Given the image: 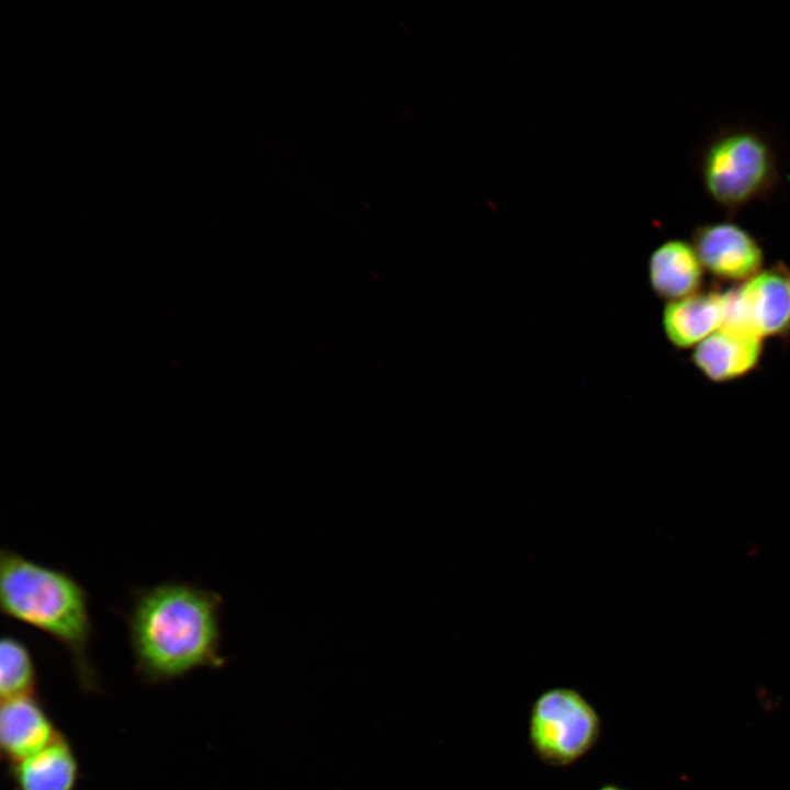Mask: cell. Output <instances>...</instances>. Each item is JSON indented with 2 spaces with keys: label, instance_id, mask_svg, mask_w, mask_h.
Here are the masks:
<instances>
[{
  "label": "cell",
  "instance_id": "obj_11",
  "mask_svg": "<svg viewBox=\"0 0 790 790\" xmlns=\"http://www.w3.org/2000/svg\"><path fill=\"white\" fill-rule=\"evenodd\" d=\"M703 266L692 246L682 239H668L648 259V280L655 294L668 302L699 292Z\"/></svg>",
  "mask_w": 790,
  "mask_h": 790
},
{
  "label": "cell",
  "instance_id": "obj_1",
  "mask_svg": "<svg viewBox=\"0 0 790 790\" xmlns=\"http://www.w3.org/2000/svg\"><path fill=\"white\" fill-rule=\"evenodd\" d=\"M223 597L183 580L133 589L124 611L134 665L149 684L182 678L199 668H218Z\"/></svg>",
  "mask_w": 790,
  "mask_h": 790
},
{
  "label": "cell",
  "instance_id": "obj_5",
  "mask_svg": "<svg viewBox=\"0 0 790 790\" xmlns=\"http://www.w3.org/2000/svg\"><path fill=\"white\" fill-rule=\"evenodd\" d=\"M692 246L702 266L725 281H747L761 270L763 249L756 238L733 222L697 226Z\"/></svg>",
  "mask_w": 790,
  "mask_h": 790
},
{
  "label": "cell",
  "instance_id": "obj_12",
  "mask_svg": "<svg viewBox=\"0 0 790 790\" xmlns=\"http://www.w3.org/2000/svg\"><path fill=\"white\" fill-rule=\"evenodd\" d=\"M1 699L37 693V673L26 644L12 634L0 642Z\"/></svg>",
  "mask_w": 790,
  "mask_h": 790
},
{
  "label": "cell",
  "instance_id": "obj_3",
  "mask_svg": "<svg viewBox=\"0 0 790 790\" xmlns=\"http://www.w3.org/2000/svg\"><path fill=\"white\" fill-rule=\"evenodd\" d=\"M703 188L721 208L735 213L767 198L780 181L771 142L756 129H721L706 144L699 158Z\"/></svg>",
  "mask_w": 790,
  "mask_h": 790
},
{
  "label": "cell",
  "instance_id": "obj_13",
  "mask_svg": "<svg viewBox=\"0 0 790 790\" xmlns=\"http://www.w3.org/2000/svg\"><path fill=\"white\" fill-rule=\"evenodd\" d=\"M597 790H627V789H624L618 785H614V783H606V785L601 786L600 788H598Z\"/></svg>",
  "mask_w": 790,
  "mask_h": 790
},
{
  "label": "cell",
  "instance_id": "obj_9",
  "mask_svg": "<svg viewBox=\"0 0 790 790\" xmlns=\"http://www.w3.org/2000/svg\"><path fill=\"white\" fill-rule=\"evenodd\" d=\"M761 353V338L720 329L695 348L691 359L709 380L727 382L753 371Z\"/></svg>",
  "mask_w": 790,
  "mask_h": 790
},
{
  "label": "cell",
  "instance_id": "obj_6",
  "mask_svg": "<svg viewBox=\"0 0 790 790\" xmlns=\"http://www.w3.org/2000/svg\"><path fill=\"white\" fill-rule=\"evenodd\" d=\"M733 296L753 335L763 338L790 331V272L782 264L760 270L733 289Z\"/></svg>",
  "mask_w": 790,
  "mask_h": 790
},
{
  "label": "cell",
  "instance_id": "obj_2",
  "mask_svg": "<svg viewBox=\"0 0 790 790\" xmlns=\"http://www.w3.org/2000/svg\"><path fill=\"white\" fill-rule=\"evenodd\" d=\"M0 610L58 642L69 654L80 685L87 691L98 689L90 655L89 595L71 574L1 549Z\"/></svg>",
  "mask_w": 790,
  "mask_h": 790
},
{
  "label": "cell",
  "instance_id": "obj_10",
  "mask_svg": "<svg viewBox=\"0 0 790 790\" xmlns=\"http://www.w3.org/2000/svg\"><path fill=\"white\" fill-rule=\"evenodd\" d=\"M14 790H75L79 763L68 740L59 736L40 752L9 765Z\"/></svg>",
  "mask_w": 790,
  "mask_h": 790
},
{
  "label": "cell",
  "instance_id": "obj_4",
  "mask_svg": "<svg viewBox=\"0 0 790 790\" xmlns=\"http://www.w3.org/2000/svg\"><path fill=\"white\" fill-rule=\"evenodd\" d=\"M601 735V718L573 687H552L532 702L528 742L535 757L555 768L572 766L590 753Z\"/></svg>",
  "mask_w": 790,
  "mask_h": 790
},
{
  "label": "cell",
  "instance_id": "obj_8",
  "mask_svg": "<svg viewBox=\"0 0 790 790\" xmlns=\"http://www.w3.org/2000/svg\"><path fill=\"white\" fill-rule=\"evenodd\" d=\"M725 317V294L716 291L697 292L668 302L662 325L668 341L680 349L698 346L720 330Z\"/></svg>",
  "mask_w": 790,
  "mask_h": 790
},
{
  "label": "cell",
  "instance_id": "obj_7",
  "mask_svg": "<svg viewBox=\"0 0 790 790\" xmlns=\"http://www.w3.org/2000/svg\"><path fill=\"white\" fill-rule=\"evenodd\" d=\"M1 700L0 748L9 765L40 752L59 736L36 693Z\"/></svg>",
  "mask_w": 790,
  "mask_h": 790
}]
</instances>
